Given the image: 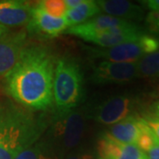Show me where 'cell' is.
<instances>
[{
  "label": "cell",
  "mask_w": 159,
  "mask_h": 159,
  "mask_svg": "<svg viewBox=\"0 0 159 159\" xmlns=\"http://www.w3.org/2000/svg\"><path fill=\"white\" fill-rule=\"evenodd\" d=\"M100 10L112 17L124 20H142L144 11L140 6L125 0H99L97 1Z\"/></svg>",
  "instance_id": "cell-14"
},
{
  "label": "cell",
  "mask_w": 159,
  "mask_h": 159,
  "mask_svg": "<svg viewBox=\"0 0 159 159\" xmlns=\"http://www.w3.org/2000/svg\"><path fill=\"white\" fill-rule=\"evenodd\" d=\"M100 11L101 10L97 6V1L83 0L80 5L69 9L65 16V20L69 29L88 21Z\"/></svg>",
  "instance_id": "cell-16"
},
{
  "label": "cell",
  "mask_w": 159,
  "mask_h": 159,
  "mask_svg": "<svg viewBox=\"0 0 159 159\" xmlns=\"http://www.w3.org/2000/svg\"><path fill=\"white\" fill-rule=\"evenodd\" d=\"M33 7L26 1H0V24L7 29L27 26L32 17Z\"/></svg>",
  "instance_id": "cell-12"
},
{
  "label": "cell",
  "mask_w": 159,
  "mask_h": 159,
  "mask_svg": "<svg viewBox=\"0 0 159 159\" xmlns=\"http://www.w3.org/2000/svg\"><path fill=\"white\" fill-rule=\"evenodd\" d=\"M97 149L100 159H148L136 145L117 142L106 134L99 138Z\"/></svg>",
  "instance_id": "cell-11"
},
{
  "label": "cell",
  "mask_w": 159,
  "mask_h": 159,
  "mask_svg": "<svg viewBox=\"0 0 159 159\" xmlns=\"http://www.w3.org/2000/svg\"><path fill=\"white\" fill-rule=\"evenodd\" d=\"M142 118L131 115L120 122L112 125L106 134L117 142L136 145L141 133Z\"/></svg>",
  "instance_id": "cell-15"
},
{
  "label": "cell",
  "mask_w": 159,
  "mask_h": 159,
  "mask_svg": "<svg viewBox=\"0 0 159 159\" xmlns=\"http://www.w3.org/2000/svg\"><path fill=\"white\" fill-rule=\"evenodd\" d=\"M131 21L124 20L110 15H98L89 20L88 21L67 29V33L76 35L84 41H87L94 35L102 33L106 29L125 25Z\"/></svg>",
  "instance_id": "cell-13"
},
{
  "label": "cell",
  "mask_w": 159,
  "mask_h": 159,
  "mask_svg": "<svg viewBox=\"0 0 159 159\" xmlns=\"http://www.w3.org/2000/svg\"><path fill=\"white\" fill-rule=\"evenodd\" d=\"M46 127L42 117L35 116L13 102L0 104V159H14L37 142Z\"/></svg>",
  "instance_id": "cell-2"
},
{
  "label": "cell",
  "mask_w": 159,
  "mask_h": 159,
  "mask_svg": "<svg viewBox=\"0 0 159 159\" xmlns=\"http://www.w3.org/2000/svg\"><path fill=\"white\" fill-rule=\"evenodd\" d=\"M85 115L80 111L57 116L51 129V145H57L63 150H70L79 145L85 132Z\"/></svg>",
  "instance_id": "cell-5"
},
{
  "label": "cell",
  "mask_w": 159,
  "mask_h": 159,
  "mask_svg": "<svg viewBox=\"0 0 159 159\" xmlns=\"http://www.w3.org/2000/svg\"><path fill=\"white\" fill-rule=\"evenodd\" d=\"M27 32H8L0 39V76L9 74L27 47Z\"/></svg>",
  "instance_id": "cell-8"
},
{
  "label": "cell",
  "mask_w": 159,
  "mask_h": 159,
  "mask_svg": "<svg viewBox=\"0 0 159 159\" xmlns=\"http://www.w3.org/2000/svg\"><path fill=\"white\" fill-rule=\"evenodd\" d=\"M54 56L42 45H28L19 62L6 75V92L33 111H46L53 102Z\"/></svg>",
  "instance_id": "cell-1"
},
{
  "label": "cell",
  "mask_w": 159,
  "mask_h": 159,
  "mask_svg": "<svg viewBox=\"0 0 159 159\" xmlns=\"http://www.w3.org/2000/svg\"><path fill=\"white\" fill-rule=\"evenodd\" d=\"M147 156L148 159H159V142L147 152Z\"/></svg>",
  "instance_id": "cell-25"
},
{
  "label": "cell",
  "mask_w": 159,
  "mask_h": 159,
  "mask_svg": "<svg viewBox=\"0 0 159 159\" xmlns=\"http://www.w3.org/2000/svg\"><path fill=\"white\" fill-rule=\"evenodd\" d=\"M153 112L154 115L159 119V100L153 104Z\"/></svg>",
  "instance_id": "cell-27"
},
{
  "label": "cell",
  "mask_w": 159,
  "mask_h": 159,
  "mask_svg": "<svg viewBox=\"0 0 159 159\" xmlns=\"http://www.w3.org/2000/svg\"><path fill=\"white\" fill-rule=\"evenodd\" d=\"M159 51V39L149 34H143L135 41L111 48H90L89 54L103 61L138 62L144 56Z\"/></svg>",
  "instance_id": "cell-4"
},
{
  "label": "cell",
  "mask_w": 159,
  "mask_h": 159,
  "mask_svg": "<svg viewBox=\"0 0 159 159\" xmlns=\"http://www.w3.org/2000/svg\"><path fill=\"white\" fill-rule=\"evenodd\" d=\"M83 2V0H65L66 6L67 7V9H72L76 6H78Z\"/></svg>",
  "instance_id": "cell-26"
},
{
  "label": "cell",
  "mask_w": 159,
  "mask_h": 159,
  "mask_svg": "<svg viewBox=\"0 0 159 159\" xmlns=\"http://www.w3.org/2000/svg\"><path fill=\"white\" fill-rule=\"evenodd\" d=\"M159 142L157 138L154 134L152 130L147 125L145 120L142 118V126H141V133L139 138L137 140L136 146L140 148L143 152L147 154L154 146Z\"/></svg>",
  "instance_id": "cell-20"
},
{
  "label": "cell",
  "mask_w": 159,
  "mask_h": 159,
  "mask_svg": "<svg viewBox=\"0 0 159 159\" xmlns=\"http://www.w3.org/2000/svg\"><path fill=\"white\" fill-rule=\"evenodd\" d=\"M149 126V128L152 130L154 134L159 141V119L155 115H147L146 117L142 118Z\"/></svg>",
  "instance_id": "cell-22"
},
{
  "label": "cell",
  "mask_w": 159,
  "mask_h": 159,
  "mask_svg": "<svg viewBox=\"0 0 159 159\" xmlns=\"http://www.w3.org/2000/svg\"><path fill=\"white\" fill-rule=\"evenodd\" d=\"M67 29L65 18L52 17L37 7L36 4L32 9V17L27 25L29 34L43 37H56Z\"/></svg>",
  "instance_id": "cell-10"
},
{
  "label": "cell",
  "mask_w": 159,
  "mask_h": 159,
  "mask_svg": "<svg viewBox=\"0 0 159 159\" xmlns=\"http://www.w3.org/2000/svg\"><path fill=\"white\" fill-rule=\"evenodd\" d=\"M146 33L136 24L129 22L125 25L106 29L102 33L87 40L102 48H111L135 41Z\"/></svg>",
  "instance_id": "cell-9"
},
{
  "label": "cell",
  "mask_w": 159,
  "mask_h": 159,
  "mask_svg": "<svg viewBox=\"0 0 159 159\" xmlns=\"http://www.w3.org/2000/svg\"><path fill=\"white\" fill-rule=\"evenodd\" d=\"M146 23L151 32L159 34V11H150L146 17Z\"/></svg>",
  "instance_id": "cell-21"
},
{
  "label": "cell",
  "mask_w": 159,
  "mask_h": 159,
  "mask_svg": "<svg viewBox=\"0 0 159 159\" xmlns=\"http://www.w3.org/2000/svg\"><path fill=\"white\" fill-rule=\"evenodd\" d=\"M51 143L41 141L25 148L14 159H52Z\"/></svg>",
  "instance_id": "cell-18"
},
{
  "label": "cell",
  "mask_w": 159,
  "mask_h": 159,
  "mask_svg": "<svg viewBox=\"0 0 159 159\" xmlns=\"http://www.w3.org/2000/svg\"><path fill=\"white\" fill-rule=\"evenodd\" d=\"M83 95V75L73 57L57 59L53 80V102L57 116L74 111Z\"/></svg>",
  "instance_id": "cell-3"
},
{
  "label": "cell",
  "mask_w": 159,
  "mask_h": 159,
  "mask_svg": "<svg viewBox=\"0 0 159 159\" xmlns=\"http://www.w3.org/2000/svg\"><path fill=\"white\" fill-rule=\"evenodd\" d=\"M136 101L132 97H112L97 106L93 118L102 125H115L131 116Z\"/></svg>",
  "instance_id": "cell-7"
},
{
  "label": "cell",
  "mask_w": 159,
  "mask_h": 159,
  "mask_svg": "<svg viewBox=\"0 0 159 159\" xmlns=\"http://www.w3.org/2000/svg\"><path fill=\"white\" fill-rule=\"evenodd\" d=\"M8 33V29L6 28V27H4V26H2L1 24H0V39L5 35L6 34Z\"/></svg>",
  "instance_id": "cell-28"
},
{
  "label": "cell",
  "mask_w": 159,
  "mask_h": 159,
  "mask_svg": "<svg viewBox=\"0 0 159 159\" xmlns=\"http://www.w3.org/2000/svg\"><path fill=\"white\" fill-rule=\"evenodd\" d=\"M137 64L139 76L159 79V51L144 56Z\"/></svg>",
  "instance_id": "cell-17"
},
{
  "label": "cell",
  "mask_w": 159,
  "mask_h": 159,
  "mask_svg": "<svg viewBox=\"0 0 159 159\" xmlns=\"http://www.w3.org/2000/svg\"><path fill=\"white\" fill-rule=\"evenodd\" d=\"M139 76L137 62L101 61L93 67L91 80L97 84H122Z\"/></svg>",
  "instance_id": "cell-6"
},
{
  "label": "cell",
  "mask_w": 159,
  "mask_h": 159,
  "mask_svg": "<svg viewBox=\"0 0 159 159\" xmlns=\"http://www.w3.org/2000/svg\"><path fill=\"white\" fill-rule=\"evenodd\" d=\"M151 11H159V0H148L142 2Z\"/></svg>",
  "instance_id": "cell-23"
},
{
  "label": "cell",
  "mask_w": 159,
  "mask_h": 159,
  "mask_svg": "<svg viewBox=\"0 0 159 159\" xmlns=\"http://www.w3.org/2000/svg\"><path fill=\"white\" fill-rule=\"evenodd\" d=\"M66 159H93L90 155L81 152H73L66 157Z\"/></svg>",
  "instance_id": "cell-24"
},
{
  "label": "cell",
  "mask_w": 159,
  "mask_h": 159,
  "mask_svg": "<svg viewBox=\"0 0 159 159\" xmlns=\"http://www.w3.org/2000/svg\"><path fill=\"white\" fill-rule=\"evenodd\" d=\"M36 6L54 18H65L68 11L65 0H43L37 2Z\"/></svg>",
  "instance_id": "cell-19"
}]
</instances>
